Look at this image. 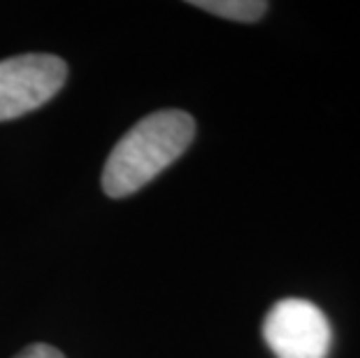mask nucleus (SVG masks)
I'll return each instance as SVG.
<instances>
[{
  "label": "nucleus",
  "instance_id": "obj_1",
  "mask_svg": "<svg viewBox=\"0 0 360 358\" xmlns=\"http://www.w3.org/2000/svg\"><path fill=\"white\" fill-rule=\"evenodd\" d=\"M195 121L184 110H158L140 119L110 151L103 167V191L126 198L147 186L191 147Z\"/></svg>",
  "mask_w": 360,
  "mask_h": 358
},
{
  "label": "nucleus",
  "instance_id": "obj_2",
  "mask_svg": "<svg viewBox=\"0 0 360 358\" xmlns=\"http://www.w3.org/2000/svg\"><path fill=\"white\" fill-rule=\"evenodd\" d=\"M68 65L53 54H21L0 60V121L42 108L63 89Z\"/></svg>",
  "mask_w": 360,
  "mask_h": 358
},
{
  "label": "nucleus",
  "instance_id": "obj_3",
  "mask_svg": "<svg viewBox=\"0 0 360 358\" xmlns=\"http://www.w3.org/2000/svg\"><path fill=\"white\" fill-rule=\"evenodd\" d=\"M263 338L277 358H326L333 345V328L314 302L286 298L267 312Z\"/></svg>",
  "mask_w": 360,
  "mask_h": 358
},
{
  "label": "nucleus",
  "instance_id": "obj_4",
  "mask_svg": "<svg viewBox=\"0 0 360 358\" xmlns=\"http://www.w3.org/2000/svg\"><path fill=\"white\" fill-rule=\"evenodd\" d=\"M191 5L214 14V17L242 21V24H254L270 10L265 0H193Z\"/></svg>",
  "mask_w": 360,
  "mask_h": 358
},
{
  "label": "nucleus",
  "instance_id": "obj_5",
  "mask_svg": "<svg viewBox=\"0 0 360 358\" xmlns=\"http://www.w3.org/2000/svg\"><path fill=\"white\" fill-rule=\"evenodd\" d=\"M14 358H65V356L56 347L44 345V342H35V345H28L24 352H19Z\"/></svg>",
  "mask_w": 360,
  "mask_h": 358
}]
</instances>
